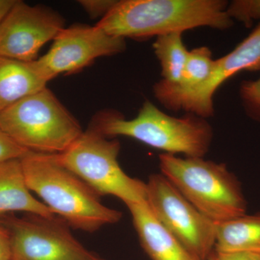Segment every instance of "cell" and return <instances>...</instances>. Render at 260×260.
I'll use <instances>...</instances> for the list:
<instances>
[{"label":"cell","instance_id":"cell-1","mask_svg":"<svg viewBox=\"0 0 260 260\" xmlns=\"http://www.w3.org/2000/svg\"><path fill=\"white\" fill-rule=\"evenodd\" d=\"M223 0H121L97 26L109 35L146 39L200 27L225 30L234 25Z\"/></svg>","mask_w":260,"mask_h":260},{"label":"cell","instance_id":"cell-2","mask_svg":"<svg viewBox=\"0 0 260 260\" xmlns=\"http://www.w3.org/2000/svg\"><path fill=\"white\" fill-rule=\"evenodd\" d=\"M20 160L28 189L68 225L92 233L120 221L122 213L102 204L100 195L54 154L30 152Z\"/></svg>","mask_w":260,"mask_h":260},{"label":"cell","instance_id":"cell-3","mask_svg":"<svg viewBox=\"0 0 260 260\" xmlns=\"http://www.w3.org/2000/svg\"><path fill=\"white\" fill-rule=\"evenodd\" d=\"M90 128L108 138L128 137L165 153L193 158H204L213 138V128L206 119L192 114L170 116L149 101L132 119L116 111L99 112Z\"/></svg>","mask_w":260,"mask_h":260},{"label":"cell","instance_id":"cell-4","mask_svg":"<svg viewBox=\"0 0 260 260\" xmlns=\"http://www.w3.org/2000/svg\"><path fill=\"white\" fill-rule=\"evenodd\" d=\"M159 167L177 190L214 223L246 214L247 203L242 184L225 164L162 153Z\"/></svg>","mask_w":260,"mask_h":260},{"label":"cell","instance_id":"cell-5","mask_svg":"<svg viewBox=\"0 0 260 260\" xmlns=\"http://www.w3.org/2000/svg\"><path fill=\"white\" fill-rule=\"evenodd\" d=\"M0 128L22 148L42 154L63 153L83 133L47 88L0 112Z\"/></svg>","mask_w":260,"mask_h":260},{"label":"cell","instance_id":"cell-6","mask_svg":"<svg viewBox=\"0 0 260 260\" xmlns=\"http://www.w3.org/2000/svg\"><path fill=\"white\" fill-rule=\"evenodd\" d=\"M121 144L89 127L63 153L54 154L95 192L112 195L124 204L147 200L146 183L128 176L118 161Z\"/></svg>","mask_w":260,"mask_h":260},{"label":"cell","instance_id":"cell-7","mask_svg":"<svg viewBox=\"0 0 260 260\" xmlns=\"http://www.w3.org/2000/svg\"><path fill=\"white\" fill-rule=\"evenodd\" d=\"M147 203L155 216L198 260H209L215 223L200 213L162 174L149 177Z\"/></svg>","mask_w":260,"mask_h":260},{"label":"cell","instance_id":"cell-8","mask_svg":"<svg viewBox=\"0 0 260 260\" xmlns=\"http://www.w3.org/2000/svg\"><path fill=\"white\" fill-rule=\"evenodd\" d=\"M0 223L9 235L11 260H106L82 245L57 216L8 215Z\"/></svg>","mask_w":260,"mask_h":260},{"label":"cell","instance_id":"cell-9","mask_svg":"<svg viewBox=\"0 0 260 260\" xmlns=\"http://www.w3.org/2000/svg\"><path fill=\"white\" fill-rule=\"evenodd\" d=\"M64 28V20L54 10L16 1L0 23V56L37 60L41 49Z\"/></svg>","mask_w":260,"mask_h":260},{"label":"cell","instance_id":"cell-10","mask_svg":"<svg viewBox=\"0 0 260 260\" xmlns=\"http://www.w3.org/2000/svg\"><path fill=\"white\" fill-rule=\"evenodd\" d=\"M126 47L125 39L109 35L96 25L76 24L64 27L47 54L39 59L56 78L79 72L97 58L121 54Z\"/></svg>","mask_w":260,"mask_h":260},{"label":"cell","instance_id":"cell-11","mask_svg":"<svg viewBox=\"0 0 260 260\" xmlns=\"http://www.w3.org/2000/svg\"><path fill=\"white\" fill-rule=\"evenodd\" d=\"M244 70H260V23L234 50L215 59L213 72L203 85L187 93L158 101L169 110L185 111L207 119L214 115L213 97L219 87Z\"/></svg>","mask_w":260,"mask_h":260},{"label":"cell","instance_id":"cell-12","mask_svg":"<svg viewBox=\"0 0 260 260\" xmlns=\"http://www.w3.org/2000/svg\"><path fill=\"white\" fill-rule=\"evenodd\" d=\"M126 207L142 247L151 260H198L159 221L146 201Z\"/></svg>","mask_w":260,"mask_h":260},{"label":"cell","instance_id":"cell-13","mask_svg":"<svg viewBox=\"0 0 260 260\" xmlns=\"http://www.w3.org/2000/svg\"><path fill=\"white\" fill-rule=\"evenodd\" d=\"M54 78L39 59L23 61L0 56V112L47 88Z\"/></svg>","mask_w":260,"mask_h":260},{"label":"cell","instance_id":"cell-14","mask_svg":"<svg viewBox=\"0 0 260 260\" xmlns=\"http://www.w3.org/2000/svg\"><path fill=\"white\" fill-rule=\"evenodd\" d=\"M15 212L49 218L56 216L28 189L20 159L0 162V218Z\"/></svg>","mask_w":260,"mask_h":260},{"label":"cell","instance_id":"cell-15","mask_svg":"<svg viewBox=\"0 0 260 260\" xmlns=\"http://www.w3.org/2000/svg\"><path fill=\"white\" fill-rule=\"evenodd\" d=\"M215 250L260 254V213L215 223Z\"/></svg>","mask_w":260,"mask_h":260},{"label":"cell","instance_id":"cell-16","mask_svg":"<svg viewBox=\"0 0 260 260\" xmlns=\"http://www.w3.org/2000/svg\"><path fill=\"white\" fill-rule=\"evenodd\" d=\"M214 63L209 48L198 47L189 51L180 81L170 84L160 80L153 86L155 99L187 93L198 88L210 78Z\"/></svg>","mask_w":260,"mask_h":260},{"label":"cell","instance_id":"cell-17","mask_svg":"<svg viewBox=\"0 0 260 260\" xmlns=\"http://www.w3.org/2000/svg\"><path fill=\"white\" fill-rule=\"evenodd\" d=\"M153 47L161 68V80L179 83L189 52L183 42L182 34L173 32L156 37Z\"/></svg>","mask_w":260,"mask_h":260},{"label":"cell","instance_id":"cell-18","mask_svg":"<svg viewBox=\"0 0 260 260\" xmlns=\"http://www.w3.org/2000/svg\"><path fill=\"white\" fill-rule=\"evenodd\" d=\"M239 97L246 115L260 123V77L255 80L242 82Z\"/></svg>","mask_w":260,"mask_h":260},{"label":"cell","instance_id":"cell-19","mask_svg":"<svg viewBox=\"0 0 260 260\" xmlns=\"http://www.w3.org/2000/svg\"><path fill=\"white\" fill-rule=\"evenodd\" d=\"M227 13L233 20L251 27L254 21L260 20V0L232 1L228 5Z\"/></svg>","mask_w":260,"mask_h":260},{"label":"cell","instance_id":"cell-20","mask_svg":"<svg viewBox=\"0 0 260 260\" xmlns=\"http://www.w3.org/2000/svg\"><path fill=\"white\" fill-rule=\"evenodd\" d=\"M29 153V150L17 144L0 128V162L21 159Z\"/></svg>","mask_w":260,"mask_h":260},{"label":"cell","instance_id":"cell-21","mask_svg":"<svg viewBox=\"0 0 260 260\" xmlns=\"http://www.w3.org/2000/svg\"><path fill=\"white\" fill-rule=\"evenodd\" d=\"M116 2L114 0H81L79 3L90 18L101 17L103 18L112 9Z\"/></svg>","mask_w":260,"mask_h":260},{"label":"cell","instance_id":"cell-22","mask_svg":"<svg viewBox=\"0 0 260 260\" xmlns=\"http://www.w3.org/2000/svg\"><path fill=\"white\" fill-rule=\"evenodd\" d=\"M214 260H260V254L247 252L216 253Z\"/></svg>","mask_w":260,"mask_h":260},{"label":"cell","instance_id":"cell-23","mask_svg":"<svg viewBox=\"0 0 260 260\" xmlns=\"http://www.w3.org/2000/svg\"><path fill=\"white\" fill-rule=\"evenodd\" d=\"M0 260H11L9 235L1 223H0Z\"/></svg>","mask_w":260,"mask_h":260},{"label":"cell","instance_id":"cell-24","mask_svg":"<svg viewBox=\"0 0 260 260\" xmlns=\"http://www.w3.org/2000/svg\"><path fill=\"white\" fill-rule=\"evenodd\" d=\"M16 0H0V23L13 8Z\"/></svg>","mask_w":260,"mask_h":260},{"label":"cell","instance_id":"cell-25","mask_svg":"<svg viewBox=\"0 0 260 260\" xmlns=\"http://www.w3.org/2000/svg\"><path fill=\"white\" fill-rule=\"evenodd\" d=\"M209 260H214V254L213 256H212V257L210 258V259Z\"/></svg>","mask_w":260,"mask_h":260}]
</instances>
